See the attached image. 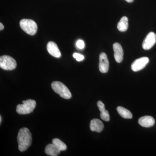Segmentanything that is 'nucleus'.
Wrapping results in <instances>:
<instances>
[{"mask_svg": "<svg viewBox=\"0 0 156 156\" xmlns=\"http://www.w3.org/2000/svg\"><path fill=\"white\" fill-rule=\"evenodd\" d=\"M18 149L21 152L26 151L31 145L32 135L28 128H21L18 132L17 136Z\"/></svg>", "mask_w": 156, "mask_h": 156, "instance_id": "1", "label": "nucleus"}, {"mask_svg": "<svg viewBox=\"0 0 156 156\" xmlns=\"http://www.w3.org/2000/svg\"><path fill=\"white\" fill-rule=\"evenodd\" d=\"M53 91L64 99H68L72 97V94L69 89L64 84L58 81H54L51 84Z\"/></svg>", "mask_w": 156, "mask_h": 156, "instance_id": "2", "label": "nucleus"}, {"mask_svg": "<svg viewBox=\"0 0 156 156\" xmlns=\"http://www.w3.org/2000/svg\"><path fill=\"white\" fill-rule=\"evenodd\" d=\"M23 104L18 105L16 108L17 113L20 115H26L33 112L36 105L35 101L28 99L23 101Z\"/></svg>", "mask_w": 156, "mask_h": 156, "instance_id": "3", "label": "nucleus"}, {"mask_svg": "<svg viewBox=\"0 0 156 156\" xmlns=\"http://www.w3.org/2000/svg\"><path fill=\"white\" fill-rule=\"evenodd\" d=\"M20 25L22 30L30 35H34L37 30L36 23L32 20L23 19L20 22Z\"/></svg>", "mask_w": 156, "mask_h": 156, "instance_id": "4", "label": "nucleus"}, {"mask_svg": "<svg viewBox=\"0 0 156 156\" xmlns=\"http://www.w3.org/2000/svg\"><path fill=\"white\" fill-rule=\"evenodd\" d=\"M0 67L6 70H12L17 67V62L11 56L4 55L0 57Z\"/></svg>", "mask_w": 156, "mask_h": 156, "instance_id": "5", "label": "nucleus"}, {"mask_svg": "<svg viewBox=\"0 0 156 156\" xmlns=\"http://www.w3.org/2000/svg\"><path fill=\"white\" fill-rule=\"evenodd\" d=\"M156 43V34L153 32H151L148 34L143 42L142 48L144 50H150L155 44Z\"/></svg>", "mask_w": 156, "mask_h": 156, "instance_id": "6", "label": "nucleus"}, {"mask_svg": "<svg viewBox=\"0 0 156 156\" xmlns=\"http://www.w3.org/2000/svg\"><path fill=\"white\" fill-rule=\"evenodd\" d=\"M149 61L148 57H143L136 59L131 65V69L134 72H137L143 69Z\"/></svg>", "mask_w": 156, "mask_h": 156, "instance_id": "7", "label": "nucleus"}, {"mask_svg": "<svg viewBox=\"0 0 156 156\" xmlns=\"http://www.w3.org/2000/svg\"><path fill=\"white\" fill-rule=\"evenodd\" d=\"M99 69L101 73H106L109 69V61L107 56L105 53H101L99 56Z\"/></svg>", "mask_w": 156, "mask_h": 156, "instance_id": "8", "label": "nucleus"}, {"mask_svg": "<svg viewBox=\"0 0 156 156\" xmlns=\"http://www.w3.org/2000/svg\"><path fill=\"white\" fill-rule=\"evenodd\" d=\"M47 48L48 52L52 56L56 58H59L61 57V52L55 42L53 41L48 42L47 44Z\"/></svg>", "mask_w": 156, "mask_h": 156, "instance_id": "9", "label": "nucleus"}, {"mask_svg": "<svg viewBox=\"0 0 156 156\" xmlns=\"http://www.w3.org/2000/svg\"><path fill=\"white\" fill-rule=\"evenodd\" d=\"M113 48L114 52V57L115 61L118 63H120L122 61L124 56L122 48L119 43H115L113 45Z\"/></svg>", "mask_w": 156, "mask_h": 156, "instance_id": "10", "label": "nucleus"}, {"mask_svg": "<svg viewBox=\"0 0 156 156\" xmlns=\"http://www.w3.org/2000/svg\"><path fill=\"white\" fill-rule=\"evenodd\" d=\"M155 121L152 117L150 116H144L140 118L138 123L142 127L145 128H150L154 125Z\"/></svg>", "mask_w": 156, "mask_h": 156, "instance_id": "11", "label": "nucleus"}, {"mask_svg": "<svg viewBox=\"0 0 156 156\" xmlns=\"http://www.w3.org/2000/svg\"><path fill=\"white\" fill-rule=\"evenodd\" d=\"M90 130L92 131L100 133L103 130L104 125L102 122L98 119H93L90 123Z\"/></svg>", "mask_w": 156, "mask_h": 156, "instance_id": "12", "label": "nucleus"}, {"mask_svg": "<svg viewBox=\"0 0 156 156\" xmlns=\"http://www.w3.org/2000/svg\"><path fill=\"white\" fill-rule=\"evenodd\" d=\"M97 106L100 111L101 118L104 121L108 122L110 120V115L108 111L105 109V105L101 101H98L97 102Z\"/></svg>", "mask_w": 156, "mask_h": 156, "instance_id": "13", "label": "nucleus"}, {"mask_svg": "<svg viewBox=\"0 0 156 156\" xmlns=\"http://www.w3.org/2000/svg\"><path fill=\"white\" fill-rule=\"evenodd\" d=\"M60 151L53 144H48L45 149V153L50 156H57L60 153Z\"/></svg>", "mask_w": 156, "mask_h": 156, "instance_id": "14", "label": "nucleus"}, {"mask_svg": "<svg viewBox=\"0 0 156 156\" xmlns=\"http://www.w3.org/2000/svg\"><path fill=\"white\" fill-rule=\"evenodd\" d=\"M128 18L126 16L121 18L117 25L118 30L121 32L126 31L128 30Z\"/></svg>", "mask_w": 156, "mask_h": 156, "instance_id": "15", "label": "nucleus"}, {"mask_svg": "<svg viewBox=\"0 0 156 156\" xmlns=\"http://www.w3.org/2000/svg\"><path fill=\"white\" fill-rule=\"evenodd\" d=\"M117 110L122 118L126 119H131L132 118V114L131 112L122 107L119 106L117 107Z\"/></svg>", "mask_w": 156, "mask_h": 156, "instance_id": "16", "label": "nucleus"}, {"mask_svg": "<svg viewBox=\"0 0 156 156\" xmlns=\"http://www.w3.org/2000/svg\"><path fill=\"white\" fill-rule=\"evenodd\" d=\"M52 143L60 151H65L67 149V146L65 144L58 138L53 139Z\"/></svg>", "mask_w": 156, "mask_h": 156, "instance_id": "17", "label": "nucleus"}, {"mask_svg": "<svg viewBox=\"0 0 156 156\" xmlns=\"http://www.w3.org/2000/svg\"><path fill=\"white\" fill-rule=\"evenodd\" d=\"M73 57L78 62L82 61L84 59V56L80 53H75L73 54Z\"/></svg>", "mask_w": 156, "mask_h": 156, "instance_id": "18", "label": "nucleus"}, {"mask_svg": "<svg viewBox=\"0 0 156 156\" xmlns=\"http://www.w3.org/2000/svg\"><path fill=\"white\" fill-rule=\"evenodd\" d=\"M77 48L79 49H83L85 48V43L83 40H79L76 43Z\"/></svg>", "mask_w": 156, "mask_h": 156, "instance_id": "19", "label": "nucleus"}, {"mask_svg": "<svg viewBox=\"0 0 156 156\" xmlns=\"http://www.w3.org/2000/svg\"><path fill=\"white\" fill-rule=\"evenodd\" d=\"M4 25H3V24L2 23H0V30H2L4 29Z\"/></svg>", "mask_w": 156, "mask_h": 156, "instance_id": "20", "label": "nucleus"}, {"mask_svg": "<svg viewBox=\"0 0 156 156\" xmlns=\"http://www.w3.org/2000/svg\"><path fill=\"white\" fill-rule=\"evenodd\" d=\"M126 1L128 3H132L133 2L134 0H126Z\"/></svg>", "mask_w": 156, "mask_h": 156, "instance_id": "21", "label": "nucleus"}, {"mask_svg": "<svg viewBox=\"0 0 156 156\" xmlns=\"http://www.w3.org/2000/svg\"><path fill=\"white\" fill-rule=\"evenodd\" d=\"M2 116H0V123H2Z\"/></svg>", "mask_w": 156, "mask_h": 156, "instance_id": "22", "label": "nucleus"}]
</instances>
